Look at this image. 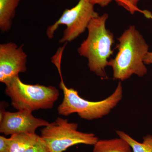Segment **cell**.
<instances>
[{
	"label": "cell",
	"instance_id": "obj_1",
	"mask_svg": "<svg viewBox=\"0 0 152 152\" xmlns=\"http://www.w3.org/2000/svg\"><path fill=\"white\" fill-rule=\"evenodd\" d=\"M118 52L109 61L114 78L123 81L132 75L143 77L148 72L144 62L148 52V45L134 26H131L118 38Z\"/></svg>",
	"mask_w": 152,
	"mask_h": 152
},
{
	"label": "cell",
	"instance_id": "obj_2",
	"mask_svg": "<svg viewBox=\"0 0 152 152\" xmlns=\"http://www.w3.org/2000/svg\"><path fill=\"white\" fill-rule=\"evenodd\" d=\"M108 18L105 13L91 20L87 28L88 37L77 50L80 56L88 59L90 71L103 79L107 77L105 69L113 53L112 47L115 42L113 33L106 28Z\"/></svg>",
	"mask_w": 152,
	"mask_h": 152
},
{
	"label": "cell",
	"instance_id": "obj_3",
	"mask_svg": "<svg viewBox=\"0 0 152 152\" xmlns=\"http://www.w3.org/2000/svg\"><path fill=\"white\" fill-rule=\"evenodd\" d=\"M60 89L64 97L58 108V114L64 116L77 113L83 119L92 120L102 118L108 115L116 107L123 98V87L119 82L116 88L111 95L103 100L92 102L81 97L77 90L67 88L65 84L62 75L60 76Z\"/></svg>",
	"mask_w": 152,
	"mask_h": 152
},
{
	"label": "cell",
	"instance_id": "obj_4",
	"mask_svg": "<svg viewBox=\"0 0 152 152\" xmlns=\"http://www.w3.org/2000/svg\"><path fill=\"white\" fill-rule=\"evenodd\" d=\"M5 92L10 98L14 108L31 112L53 108L60 96L56 87L27 84L22 82L19 76L6 85Z\"/></svg>",
	"mask_w": 152,
	"mask_h": 152
},
{
	"label": "cell",
	"instance_id": "obj_5",
	"mask_svg": "<svg viewBox=\"0 0 152 152\" xmlns=\"http://www.w3.org/2000/svg\"><path fill=\"white\" fill-rule=\"evenodd\" d=\"M78 127L76 123L58 117L41 130L40 136L50 152H63L77 144L94 145L98 137L93 133L78 131Z\"/></svg>",
	"mask_w": 152,
	"mask_h": 152
},
{
	"label": "cell",
	"instance_id": "obj_6",
	"mask_svg": "<svg viewBox=\"0 0 152 152\" xmlns=\"http://www.w3.org/2000/svg\"><path fill=\"white\" fill-rule=\"evenodd\" d=\"M94 6L90 0H79L77 4L73 7L66 9L59 19L47 28L46 34L48 38H53L59 27L65 25L66 28L59 42L68 43L74 40L84 32L93 19L99 16L95 11Z\"/></svg>",
	"mask_w": 152,
	"mask_h": 152
},
{
	"label": "cell",
	"instance_id": "obj_7",
	"mask_svg": "<svg viewBox=\"0 0 152 152\" xmlns=\"http://www.w3.org/2000/svg\"><path fill=\"white\" fill-rule=\"evenodd\" d=\"M27 55L23 45L9 42L0 45V82L7 84L20 73L27 71Z\"/></svg>",
	"mask_w": 152,
	"mask_h": 152
},
{
	"label": "cell",
	"instance_id": "obj_8",
	"mask_svg": "<svg viewBox=\"0 0 152 152\" xmlns=\"http://www.w3.org/2000/svg\"><path fill=\"white\" fill-rule=\"evenodd\" d=\"M32 113L26 110L15 113L4 111L0 114V132L6 136L22 133L35 134L38 128L48 125L47 121L36 118Z\"/></svg>",
	"mask_w": 152,
	"mask_h": 152
},
{
	"label": "cell",
	"instance_id": "obj_9",
	"mask_svg": "<svg viewBox=\"0 0 152 152\" xmlns=\"http://www.w3.org/2000/svg\"><path fill=\"white\" fill-rule=\"evenodd\" d=\"M22 0H0V30L9 31L12 28L16 10Z\"/></svg>",
	"mask_w": 152,
	"mask_h": 152
},
{
	"label": "cell",
	"instance_id": "obj_10",
	"mask_svg": "<svg viewBox=\"0 0 152 152\" xmlns=\"http://www.w3.org/2000/svg\"><path fill=\"white\" fill-rule=\"evenodd\" d=\"M40 136L36 134L22 133L11 136L10 152H25L37 143Z\"/></svg>",
	"mask_w": 152,
	"mask_h": 152
},
{
	"label": "cell",
	"instance_id": "obj_11",
	"mask_svg": "<svg viewBox=\"0 0 152 152\" xmlns=\"http://www.w3.org/2000/svg\"><path fill=\"white\" fill-rule=\"evenodd\" d=\"M93 152H132L129 143L124 139L99 140L94 145Z\"/></svg>",
	"mask_w": 152,
	"mask_h": 152
},
{
	"label": "cell",
	"instance_id": "obj_12",
	"mask_svg": "<svg viewBox=\"0 0 152 152\" xmlns=\"http://www.w3.org/2000/svg\"><path fill=\"white\" fill-rule=\"evenodd\" d=\"M116 132L119 137L127 142L132 152H152V135L145 136L143 137V142H140L123 131L117 130Z\"/></svg>",
	"mask_w": 152,
	"mask_h": 152
},
{
	"label": "cell",
	"instance_id": "obj_13",
	"mask_svg": "<svg viewBox=\"0 0 152 152\" xmlns=\"http://www.w3.org/2000/svg\"><path fill=\"white\" fill-rule=\"evenodd\" d=\"M119 5L123 7L129 12L131 14H134L137 11H140L138 7L139 0H115Z\"/></svg>",
	"mask_w": 152,
	"mask_h": 152
},
{
	"label": "cell",
	"instance_id": "obj_14",
	"mask_svg": "<svg viewBox=\"0 0 152 152\" xmlns=\"http://www.w3.org/2000/svg\"><path fill=\"white\" fill-rule=\"evenodd\" d=\"M25 152H50L41 137L37 144Z\"/></svg>",
	"mask_w": 152,
	"mask_h": 152
},
{
	"label": "cell",
	"instance_id": "obj_15",
	"mask_svg": "<svg viewBox=\"0 0 152 152\" xmlns=\"http://www.w3.org/2000/svg\"><path fill=\"white\" fill-rule=\"evenodd\" d=\"M10 138H7L3 136H0V152H10Z\"/></svg>",
	"mask_w": 152,
	"mask_h": 152
},
{
	"label": "cell",
	"instance_id": "obj_16",
	"mask_svg": "<svg viewBox=\"0 0 152 152\" xmlns=\"http://www.w3.org/2000/svg\"><path fill=\"white\" fill-rule=\"evenodd\" d=\"M113 0H90V2L94 4L98 5L102 7L108 5Z\"/></svg>",
	"mask_w": 152,
	"mask_h": 152
},
{
	"label": "cell",
	"instance_id": "obj_17",
	"mask_svg": "<svg viewBox=\"0 0 152 152\" xmlns=\"http://www.w3.org/2000/svg\"><path fill=\"white\" fill-rule=\"evenodd\" d=\"M144 62L146 64H152V52H148L144 58Z\"/></svg>",
	"mask_w": 152,
	"mask_h": 152
}]
</instances>
